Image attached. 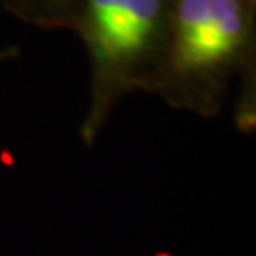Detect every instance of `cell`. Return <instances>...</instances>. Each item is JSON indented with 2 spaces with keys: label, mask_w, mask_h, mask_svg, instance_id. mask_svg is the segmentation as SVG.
<instances>
[{
  "label": "cell",
  "mask_w": 256,
  "mask_h": 256,
  "mask_svg": "<svg viewBox=\"0 0 256 256\" xmlns=\"http://www.w3.org/2000/svg\"><path fill=\"white\" fill-rule=\"evenodd\" d=\"M256 0H173L167 40L152 92L174 108L216 116L234 76H243L239 126L254 128L248 108Z\"/></svg>",
  "instance_id": "6da1fadb"
},
{
  "label": "cell",
  "mask_w": 256,
  "mask_h": 256,
  "mask_svg": "<svg viewBox=\"0 0 256 256\" xmlns=\"http://www.w3.org/2000/svg\"><path fill=\"white\" fill-rule=\"evenodd\" d=\"M173 0H76L72 28L92 61V104L80 128L92 146L110 112L133 92H152Z\"/></svg>",
  "instance_id": "7a4b0ae2"
},
{
  "label": "cell",
  "mask_w": 256,
  "mask_h": 256,
  "mask_svg": "<svg viewBox=\"0 0 256 256\" xmlns=\"http://www.w3.org/2000/svg\"><path fill=\"white\" fill-rule=\"evenodd\" d=\"M19 55V48H4V50H0V63L2 61H6V59H12V57H18Z\"/></svg>",
  "instance_id": "277c9868"
},
{
  "label": "cell",
  "mask_w": 256,
  "mask_h": 256,
  "mask_svg": "<svg viewBox=\"0 0 256 256\" xmlns=\"http://www.w3.org/2000/svg\"><path fill=\"white\" fill-rule=\"evenodd\" d=\"M4 8L40 28L72 27L76 0H2Z\"/></svg>",
  "instance_id": "3957f363"
}]
</instances>
